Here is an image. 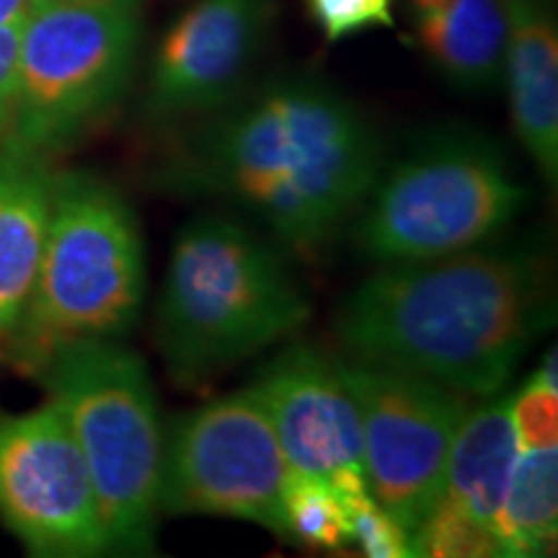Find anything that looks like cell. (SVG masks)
<instances>
[{
  "mask_svg": "<svg viewBox=\"0 0 558 558\" xmlns=\"http://www.w3.org/2000/svg\"><path fill=\"white\" fill-rule=\"evenodd\" d=\"M41 375L86 458L111 550L150 554L163 424L148 365L117 339H86L62 347Z\"/></svg>",
  "mask_w": 558,
  "mask_h": 558,
  "instance_id": "cell-5",
  "label": "cell"
},
{
  "mask_svg": "<svg viewBox=\"0 0 558 558\" xmlns=\"http://www.w3.org/2000/svg\"><path fill=\"white\" fill-rule=\"evenodd\" d=\"M39 3H99V5H124V9H137L140 0H34V5Z\"/></svg>",
  "mask_w": 558,
  "mask_h": 558,
  "instance_id": "cell-25",
  "label": "cell"
},
{
  "mask_svg": "<svg viewBox=\"0 0 558 558\" xmlns=\"http://www.w3.org/2000/svg\"><path fill=\"white\" fill-rule=\"evenodd\" d=\"M383 166L378 132L318 81H282L194 124L160 153L153 186L228 202L298 254L357 215Z\"/></svg>",
  "mask_w": 558,
  "mask_h": 558,
  "instance_id": "cell-1",
  "label": "cell"
},
{
  "mask_svg": "<svg viewBox=\"0 0 558 558\" xmlns=\"http://www.w3.org/2000/svg\"><path fill=\"white\" fill-rule=\"evenodd\" d=\"M248 390L267 411L290 471L329 481L344 505L369 494L360 409L339 360L316 347H290Z\"/></svg>",
  "mask_w": 558,
  "mask_h": 558,
  "instance_id": "cell-11",
  "label": "cell"
},
{
  "mask_svg": "<svg viewBox=\"0 0 558 558\" xmlns=\"http://www.w3.org/2000/svg\"><path fill=\"white\" fill-rule=\"evenodd\" d=\"M527 197L492 137L439 130L378 173L357 209L354 241L380 267L439 259L484 246L518 218Z\"/></svg>",
  "mask_w": 558,
  "mask_h": 558,
  "instance_id": "cell-6",
  "label": "cell"
},
{
  "mask_svg": "<svg viewBox=\"0 0 558 558\" xmlns=\"http://www.w3.org/2000/svg\"><path fill=\"white\" fill-rule=\"evenodd\" d=\"M282 509L288 538L308 548L337 550L352 543L349 507L329 481L290 471L282 488Z\"/></svg>",
  "mask_w": 558,
  "mask_h": 558,
  "instance_id": "cell-18",
  "label": "cell"
},
{
  "mask_svg": "<svg viewBox=\"0 0 558 558\" xmlns=\"http://www.w3.org/2000/svg\"><path fill=\"white\" fill-rule=\"evenodd\" d=\"M548 284L546 262L525 246L388 264L344 300L333 329L352 360L486 399L548 326Z\"/></svg>",
  "mask_w": 558,
  "mask_h": 558,
  "instance_id": "cell-2",
  "label": "cell"
},
{
  "mask_svg": "<svg viewBox=\"0 0 558 558\" xmlns=\"http://www.w3.org/2000/svg\"><path fill=\"white\" fill-rule=\"evenodd\" d=\"M414 556L427 558H484L501 556L497 535L492 530L473 522L450 501L439 497L432 512L411 533Z\"/></svg>",
  "mask_w": 558,
  "mask_h": 558,
  "instance_id": "cell-19",
  "label": "cell"
},
{
  "mask_svg": "<svg viewBox=\"0 0 558 558\" xmlns=\"http://www.w3.org/2000/svg\"><path fill=\"white\" fill-rule=\"evenodd\" d=\"M0 520L34 556L111 550L86 458L50 401L0 414Z\"/></svg>",
  "mask_w": 558,
  "mask_h": 558,
  "instance_id": "cell-10",
  "label": "cell"
},
{
  "mask_svg": "<svg viewBox=\"0 0 558 558\" xmlns=\"http://www.w3.org/2000/svg\"><path fill=\"white\" fill-rule=\"evenodd\" d=\"M558 533V448H520L497 518L501 556H546Z\"/></svg>",
  "mask_w": 558,
  "mask_h": 558,
  "instance_id": "cell-17",
  "label": "cell"
},
{
  "mask_svg": "<svg viewBox=\"0 0 558 558\" xmlns=\"http://www.w3.org/2000/svg\"><path fill=\"white\" fill-rule=\"evenodd\" d=\"M505 3H509V0H505ZM525 3H541V5H546L548 0H525Z\"/></svg>",
  "mask_w": 558,
  "mask_h": 558,
  "instance_id": "cell-26",
  "label": "cell"
},
{
  "mask_svg": "<svg viewBox=\"0 0 558 558\" xmlns=\"http://www.w3.org/2000/svg\"><path fill=\"white\" fill-rule=\"evenodd\" d=\"M416 37L439 73L460 90H492L505 70V0H409Z\"/></svg>",
  "mask_w": 558,
  "mask_h": 558,
  "instance_id": "cell-15",
  "label": "cell"
},
{
  "mask_svg": "<svg viewBox=\"0 0 558 558\" xmlns=\"http://www.w3.org/2000/svg\"><path fill=\"white\" fill-rule=\"evenodd\" d=\"M288 458L267 411L246 388L173 418L163 432L158 507L169 514L256 522L288 538Z\"/></svg>",
  "mask_w": 558,
  "mask_h": 558,
  "instance_id": "cell-8",
  "label": "cell"
},
{
  "mask_svg": "<svg viewBox=\"0 0 558 558\" xmlns=\"http://www.w3.org/2000/svg\"><path fill=\"white\" fill-rule=\"evenodd\" d=\"M486 399L460 418L442 499L497 535V518L520 442L512 422V396L494 393Z\"/></svg>",
  "mask_w": 558,
  "mask_h": 558,
  "instance_id": "cell-16",
  "label": "cell"
},
{
  "mask_svg": "<svg viewBox=\"0 0 558 558\" xmlns=\"http://www.w3.org/2000/svg\"><path fill=\"white\" fill-rule=\"evenodd\" d=\"M311 305L288 264L239 220L199 215L173 243L156 341L177 383H202L290 337Z\"/></svg>",
  "mask_w": 558,
  "mask_h": 558,
  "instance_id": "cell-3",
  "label": "cell"
},
{
  "mask_svg": "<svg viewBox=\"0 0 558 558\" xmlns=\"http://www.w3.org/2000/svg\"><path fill=\"white\" fill-rule=\"evenodd\" d=\"M349 522H352V543L369 558H409L411 533L383 509L373 494H362L349 501Z\"/></svg>",
  "mask_w": 558,
  "mask_h": 558,
  "instance_id": "cell-21",
  "label": "cell"
},
{
  "mask_svg": "<svg viewBox=\"0 0 558 558\" xmlns=\"http://www.w3.org/2000/svg\"><path fill=\"white\" fill-rule=\"evenodd\" d=\"M24 21L0 26V145L9 137L19 96V50Z\"/></svg>",
  "mask_w": 558,
  "mask_h": 558,
  "instance_id": "cell-23",
  "label": "cell"
},
{
  "mask_svg": "<svg viewBox=\"0 0 558 558\" xmlns=\"http://www.w3.org/2000/svg\"><path fill=\"white\" fill-rule=\"evenodd\" d=\"M140 37L137 9L34 5L21 32L16 111L0 148L45 158L75 143L128 90Z\"/></svg>",
  "mask_w": 558,
  "mask_h": 558,
  "instance_id": "cell-7",
  "label": "cell"
},
{
  "mask_svg": "<svg viewBox=\"0 0 558 558\" xmlns=\"http://www.w3.org/2000/svg\"><path fill=\"white\" fill-rule=\"evenodd\" d=\"M512 422L520 448H556L558 442V383L556 352L527 386L512 396Z\"/></svg>",
  "mask_w": 558,
  "mask_h": 558,
  "instance_id": "cell-20",
  "label": "cell"
},
{
  "mask_svg": "<svg viewBox=\"0 0 558 558\" xmlns=\"http://www.w3.org/2000/svg\"><path fill=\"white\" fill-rule=\"evenodd\" d=\"M145 290V243L130 202L94 173L54 177L37 282L9 357L41 373L62 347L120 339L137 324Z\"/></svg>",
  "mask_w": 558,
  "mask_h": 558,
  "instance_id": "cell-4",
  "label": "cell"
},
{
  "mask_svg": "<svg viewBox=\"0 0 558 558\" xmlns=\"http://www.w3.org/2000/svg\"><path fill=\"white\" fill-rule=\"evenodd\" d=\"M52 186L39 156L0 148V344L16 333L37 282Z\"/></svg>",
  "mask_w": 558,
  "mask_h": 558,
  "instance_id": "cell-14",
  "label": "cell"
},
{
  "mask_svg": "<svg viewBox=\"0 0 558 558\" xmlns=\"http://www.w3.org/2000/svg\"><path fill=\"white\" fill-rule=\"evenodd\" d=\"M311 19L329 41L396 24L393 0H305Z\"/></svg>",
  "mask_w": 558,
  "mask_h": 558,
  "instance_id": "cell-22",
  "label": "cell"
},
{
  "mask_svg": "<svg viewBox=\"0 0 558 558\" xmlns=\"http://www.w3.org/2000/svg\"><path fill=\"white\" fill-rule=\"evenodd\" d=\"M32 11H34V0H0V26L26 21Z\"/></svg>",
  "mask_w": 558,
  "mask_h": 558,
  "instance_id": "cell-24",
  "label": "cell"
},
{
  "mask_svg": "<svg viewBox=\"0 0 558 558\" xmlns=\"http://www.w3.org/2000/svg\"><path fill=\"white\" fill-rule=\"evenodd\" d=\"M271 11V0H199L181 13L153 58L145 114L166 122L222 107L259 52Z\"/></svg>",
  "mask_w": 558,
  "mask_h": 558,
  "instance_id": "cell-12",
  "label": "cell"
},
{
  "mask_svg": "<svg viewBox=\"0 0 558 558\" xmlns=\"http://www.w3.org/2000/svg\"><path fill=\"white\" fill-rule=\"evenodd\" d=\"M341 362V360H339ZM362 422V469L373 499L409 533L445 492L465 396L407 369L341 362Z\"/></svg>",
  "mask_w": 558,
  "mask_h": 558,
  "instance_id": "cell-9",
  "label": "cell"
},
{
  "mask_svg": "<svg viewBox=\"0 0 558 558\" xmlns=\"http://www.w3.org/2000/svg\"><path fill=\"white\" fill-rule=\"evenodd\" d=\"M505 70L512 122L543 179L558 177V34L546 5L509 0Z\"/></svg>",
  "mask_w": 558,
  "mask_h": 558,
  "instance_id": "cell-13",
  "label": "cell"
}]
</instances>
